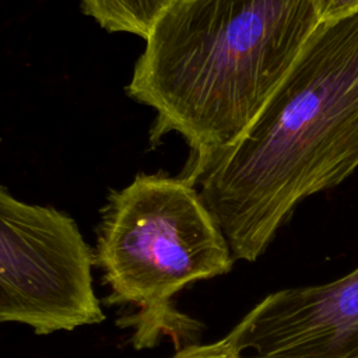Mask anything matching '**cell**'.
Wrapping results in <instances>:
<instances>
[{"instance_id":"1","label":"cell","mask_w":358,"mask_h":358,"mask_svg":"<svg viewBox=\"0 0 358 358\" xmlns=\"http://www.w3.org/2000/svg\"><path fill=\"white\" fill-rule=\"evenodd\" d=\"M358 168V14L320 22L263 109L193 179L235 260Z\"/></svg>"},{"instance_id":"2","label":"cell","mask_w":358,"mask_h":358,"mask_svg":"<svg viewBox=\"0 0 358 358\" xmlns=\"http://www.w3.org/2000/svg\"><path fill=\"white\" fill-rule=\"evenodd\" d=\"M320 24L313 0H173L126 92L150 106V141L178 133L196 175L250 126Z\"/></svg>"},{"instance_id":"3","label":"cell","mask_w":358,"mask_h":358,"mask_svg":"<svg viewBox=\"0 0 358 358\" xmlns=\"http://www.w3.org/2000/svg\"><path fill=\"white\" fill-rule=\"evenodd\" d=\"M94 252L109 288L105 305L137 310L117 320L131 330L136 350L162 337L176 350L194 344L201 323L180 313L173 296L189 284L227 274L235 262L197 186L161 172L138 173L109 193Z\"/></svg>"},{"instance_id":"4","label":"cell","mask_w":358,"mask_h":358,"mask_svg":"<svg viewBox=\"0 0 358 358\" xmlns=\"http://www.w3.org/2000/svg\"><path fill=\"white\" fill-rule=\"evenodd\" d=\"M95 252L76 221L55 207L0 190V322L38 336L103 322L92 284Z\"/></svg>"},{"instance_id":"5","label":"cell","mask_w":358,"mask_h":358,"mask_svg":"<svg viewBox=\"0 0 358 358\" xmlns=\"http://www.w3.org/2000/svg\"><path fill=\"white\" fill-rule=\"evenodd\" d=\"M245 358H358V266L268 294L234 326Z\"/></svg>"},{"instance_id":"6","label":"cell","mask_w":358,"mask_h":358,"mask_svg":"<svg viewBox=\"0 0 358 358\" xmlns=\"http://www.w3.org/2000/svg\"><path fill=\"white\" fill-rule=\"evenodd\" d=\"M173 0H80L84 14L108 32H127L147 39Z\"/></svg>"},{"instance_id":"7","label":"cell","mask_w":358,"mask_h":358,"mask_svg":"<svg viewBox=\"0 0 358 358\" xmlns=\"http://www.w3.org/2000/svg\"><path fill=\"white\" fill-rule=\"evenodd\" d=\"M171 358H245L238 343L236 331L232 329L225 337L207 344H187Z\"/></svg>"},{"instance_id":"8","label":"cell","mask_w":358,"mask_h":358,"mask_svg":"<svg viewBox=\"0 0 358 358\" xmlns=\"http://www.w3.org/2000/svg\"><path fill=\"white\" fill-rule=\"evenodd\" d=\"M320 22H331L358 14V0H313Z\"/></svg>"}]
</instances>
